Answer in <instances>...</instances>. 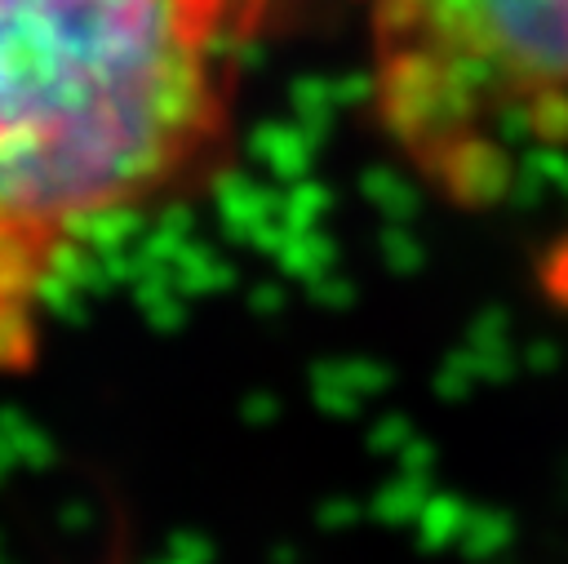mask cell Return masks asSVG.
Masks as SVG:
<instances>
[{"mask_svg": "<svg viewBox=\"0 0 568 564\" xmlns=\"http://www.w3.org/2000/svg\"><path fill=\"white\" fill-rule=\"evenodd\" d=\"M266 0H0V373L106 235L231 160Z\"/></svg>", "mask_w": 568, "mask_h": 564, "instance_id": "6da1fadb", "label": "cell"}, {"mask_svg": "<svg viewBox=\"0 0 568 564\" xmlns=\"http://www.w3.org/2000/svg\"><path fill=\"white\" fill-rule=\"evenodd\" d=\"M364 111L453 209L501 204L568 151V0H355Z\"/></svg>", "mask_w": 568, "mask_h": 564, "instance_id": "7a4b0ae2", "label": "cell"}]
</instances>
